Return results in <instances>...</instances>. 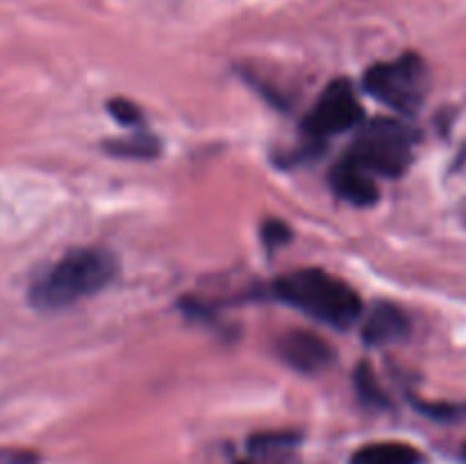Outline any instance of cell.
<instances>
[{
    "label": "cell",
    "mask_w": 466,
    "mask_h": 464,
    "mask_svg": "<svg viewBox=\"0 0 466 464\" xmlns=\"http://www.w3.org/2000/svg\"><path fill=\"white\" fill-rule=\"evenodd\" d=\"M278 353H280V358L285 359L289 367L305 373L321 371V368H326L328 364L335 359L332 346L309 330L287 332V335L280 337V341H278Z\"/></svg>",
    "instance_id": "8992f818"
},
{
    "label": "cell",
    "mask_w": 466,
    "mask_h": 464,
    "mask_svg": "<svg viewBox=\"0 0 466 464\" xmlns=\"http://www.w3.org/2000/svg\"><path fill=\"white\" fill-rule=\"evenodd\" d=\"M410 332V318L399 305L380 303L369 312L362 326V337L369 344H391Z\"/></svg>",
    "instance_id": "ba28073f"
},
{
    "label": "cell",
    "mask_w": 466,
    "mask_h": 464,
    "mask_svg": "<svg viewBox=\"0 0 466 464\" xmlns=\"http://www.w3.org/2000/svg\"><path fill=\"white\" fill-rule=\"evenodd\" d=\"M107 107H109V114H112L121 126H137V123L141 121L139 107H137L135 103H130V100L114 98L109 100Z\"/></svg>",
    "instance_id": "7c38bea8"
},
{
    "label": "cell",
    "mask_w": 466,
    "mask_h": 464,
    "mask_svg": "<svg viewBox=\"0 0 466 464\" xmlns=\"http://www.w3.org/2000/svg\"><path fill=\"white\" fill-rule=\"evenodd\" d=\"M105 148L112 155L118 157H155L159 153V139H155L153 135H146V132H137V135L121 136V139H112Z\"/></svg>",
    "instance_id": "30bf717a"
},
{
    "label": "cell",
    "mask_w": 466,
    "mask_h": 464,
    "mask_svg": "<svg viewBox=\"0 0 466 464\" xmlns=\"http://www.w3.org/2000/svg\"><path fill=\"white\" fill-rule=\"evenodd\" d=\"M421 453L414 446L400 441H378V444L362 446L353 455L350 464H419Z\"/></svg>",
    "instance_id": "9c48e42d"
},
{
    "label": "cell",
    "mask_w": 466,
    "mask_h": 464,
    "mask_svg": "<svg viewBox=\"0 0 466 464\" xmlns=\"http://www.w3.org/2000/svg\"><path fill=\"white\" fill-rule=\"evenodd\" d=\"M464 458H466V446H464Z\"/></svg>",
    "instance_id": "9a60e30c"
},
{
    "label": "cell",
    "mask_w": 466,
    "mask_h": 464,
    "mask_svg": "<svg viewBox=\"0 0 466 464\" xmlns=\"http://www.w3.org/2000/svg\"><path fill=\"white\" fill-rule=\"evenodd\" d=\"M0 464H36V458L23 450H5L0 453Z\"/></svg>",
    "instance_id": "5bb4252c"
},
{
    "label": "cell",
    "mask_w": 466,
    "mask_h": 464,
    "mask_svg": "<svg viewBox=\"0 0 466 464\" xmlns=\"http://www.w3.org/2000/svg\"><path fill=\"white\" fill-rule=\"evenodd\" d=\"M417 132L396 118H373L355 136L346 153V162L355 164L369 176L399 177L412 162Z\"/></svg>",
    "instance_id": "3957f363"
},
{
    "label": "cell",
    "mask_w": 466,
    "mask_h": 464,
    "mask_svg": "<svg viewBox=\"0 0 466 464\" xmlns=\"http://www.w3.org/2000/svg\"><path fill=\"white\" fill-rule=\"evenodd\" d=\"M364 89L387 107L412 116L428 94L426 62L417 53H405L391 62L373 64L364 76Z\"/></svg>",
    "instance_id": "277c9868"
},
{
    "label": "cell",
    "mask_w": 466,
    "mask_h": 464,
    "mask_svg": "<svg viewBox=\"0 0 466 464\" xmlns=\"http://www.w3.org/2000/svg\"><path fill=\"white\" fill-rule=\"evenodd\" d=\"M273 291L285 303L335 328H350L362 312V300L353 287L321 268H303L278 277Z\"/></svg>",
    "instance_id": "7a4b0ae2"
},
{
    "label": "cell",
    "mask_w": 466,
    "mask_h": 464,
    "mask_svg": "<svg viewBox=\"0 0 466 464\" xmlns=\"http://www.w3.org/2000/svg\"><path fill=\"white\" fill-rule=\"evenodd\" d=\"M330 185L339 198L349 200L358 207H367L378 200V187L371 180V176L355 164L346 162V159H341L330 171Z\"/></svg>",
    "instance_id": "52a82bcc"
},
{
    "label": "cell",
    "mask_w": 466,
    "mask_h": 464,
    "mask_svg": "<svg viewBox=\"0 0 466 464\" xmlns=\"http://www.w3.org/2000/svg\"><path fill=\"white\" fill-rule=\"evenodd\" d=\"M355 382H358L360 396H362L367 403L385 405V394H382L380 387H378L371 367H367V364H360L358 371H355Z\"/></svg>",
    "instance_id": "8fae6325"
},
{
    "label": "cell",
    "mask_w": 466,
    "mask_h": 464,
    "mask_svg": "<svg viewBox=\"0 0 466 464\" xmlns=\"http://www.w3.org/2000/svg\"><path fill=\"white\" fill-rule=\"evenodd\" d=\"M364 112L349 80H335L323 89L305 116V132L314 139L339 135L362 121Z\"/></svg>",
    "instance_id": "5b68a950"
},
{
    "label": "cell",
    "mask_w": 466,
    "mask_h": 464,
    "mask_svg": "<svg viewBox=\"0 0 466 464\" xmlns=\"http://www.w3.org/2000/svg\"><path fill=\"white\" fill-rule=\"evenodd\" d=\"M116 257L103 248H77L36 277L30 300L39 309H59L98 294L116 276Z\"/></svg>",
    "instance_id": "6da1fadb"
},
{
    "label": "cell",
    "mask_w": 466,
    "mask_h": 464,
    "mask_svg": "<svg viewBox=\"0 0 466 464\" xmlns=\"http://www.w3.org/2000/svg\"><path fill=\"white\" fill-rule=\"evenodd\" d=\"M262 237L268 248H278V246L289 239V227L282 221H278V218H268L262 226Z\"/></svg>",
    "instance_id": "4fadbf2b"
}]
</instances>
